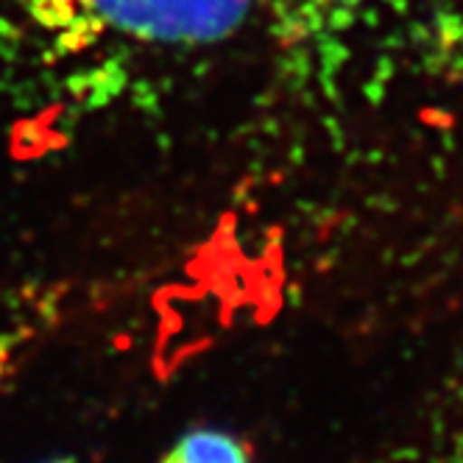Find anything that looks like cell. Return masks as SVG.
<instances>
[{
  "label": "cell",
  "instance_id": "obj_5",
  "mask_svg": "<svg viewBox=\"0 0 463 463\" xmlns=\"http://www.w3.org/2000/svg\"><path fill=\"white\" fill-rule=\"evenodd\" d=\"M424 463H463V430L455 433L439 452L430 455Z\"/></svg>",
  "mask_w": 463,
  "mask_h": 463
},
{
  "label": "cell",
  "instance_id": "obj_3",
  "mask_svg": "<svg viewBox=\"0 0 463 463\" xmlns=\"http://www.w3.org/2000/svg\"><path fill=\"white\" fill-rule=\"evenodd\" d=\"M156 463H251L246 447L221 430H193Z\"/></svg>",
  "mask_w": 463,
  "mask_h": 463
},
{
  "label": "cell",
  "instance_id": "obj_6",
  "mask_svg": "<svg viewBox=\"0 0 463 463\" xmlns=\"http://www.w3.org/2000/svg\"><path fill=\"white\" fill-rule=\"evenodd\" d=\"M48 463H76V460H64V458H59V460H48Z\"/></svg>",
  "mask_w": 463,
  "mask_h": 463
},
{
  "label": "cell",
  "instance_id": "obj_2",
  "mask_svg": "<svg viewBox=\"0 0 463 463\" xmlns=\"http://www.w3.org/2000/svg\"><path fill=\"white\" fill-rule=\"evenodd\" d=\"M372 6L377 0H279V20L293 40L310 45L313 40L326 43L329 34H344Z\"/></svg>",
  "mask_w": 463,
  "mask_h": 463
},
{
  "label": "cell",
  "instance_id": "obj_4",
  "mask_svg": "<svg viewBox=\"0 0 463 463\" xmlns=\"http://www.w3.org/2000/svg\"><path fill=\"white\" fill-rule=\"evenodd\" d=\"M23 333L20 329H0V383H4L14 366V357L20 352Z\"/></svg>",
  "mask_w": 463,
  "mask_h": 463
},
{
  "label": "cell",
  "instance_id": "obj_1",
  "mask_svg": "<svg viewBox=\"0 0 463 463\" xmlns=\"http://www.w3.org/2000/svg\"><path fill=\"white\" fill-rule=\"evenodd\" d=\"M23 6L79 43L109 34L146 45H210L235 34L254 0H23Z\"/></svg>",
  "mask_w": 463,
  "mask_h": 463
}]
</instances>
